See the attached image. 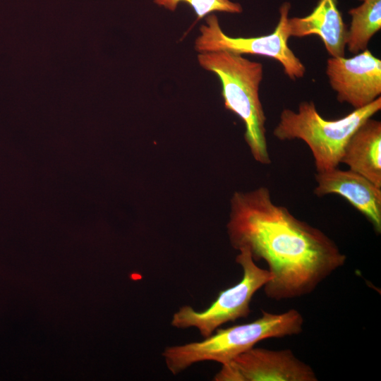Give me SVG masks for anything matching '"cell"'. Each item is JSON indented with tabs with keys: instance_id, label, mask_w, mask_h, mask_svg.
Returning a JSON list of instances; mask_svg holds the SVG:
<instances>
[{
	"instance_id": "7c38bea8",
	"label": "cell",
	"mask_w": 381,
	"mask_h": 381,
	"mask_svg": "<svg viewBox=\"0 0 381 381\" xmlns=\"http://www.w3.org/2000/svg\"><path fill=\"white\" fill-rule=\"evenodd\" d=\"M351 18L346 48L358 54L368 48L370 39L381 28V0H368L349 11Z\"/></svg>"
},
{
	"instance_id": "ba28073f",
	"label": "cell",
	"mask_w": 381,
	"mask_h": 381,
	"mask_svg": "<svg viewBox=\"0 0 381 381\" xmlns=\"http://www.w3.org/2000/svg\"><path fill=\"white\" fill-rule=\"evenodd\" d=\"M326 75L337 99L354 109L368 105L381 95V60L368 49L350 58L330 57Z\"/></svg>"
},
{
	"instance_id": "30bf717a",
	"label": "cell",
	"mask_w": 381,
	"mask_h": 381,
	"mask_svg": "<svg viewBox=\"0 0 381 381\" xmlns=\"http://www.w3.org/2000/svg\"><path fill=\"white\" fill-rule=\"evenodd\" d=\"M289 31L294 37L316 35L332 57L345 56L347 28L335 0H320L309 15L289 18Z\"/></svg>"
},
{
	"instance_id": "8fae6325",
	"label": "cell",
	"mask_w": 381,
	"mask_h": 381,
	"mask_svg": "<svg viewBox=\"0 0 381 381\" xmlns=\"http://www.w3.org/2000/svg\"><path fill=\"white\" fill-rule=\"evenodd\" d=\"M341 163L381 188V122L364 121L348 141Z\"/></svg>"
},
{
	"instance_id": "4fadbf2b",
	"label": "cell",
	"mask_w": 381,
	"mask_h": 381,
	"mask_svg": "<svg viewBox=\"0 0 381 381\" xmlns=\"http://www.w3.org/2000/svg\"><path fill=\"white\" fill-rule=\"evenodd\" d=\"M154 3L166 9L174 11L179 3L185 2L189 4L194 10L197 20L215 11L229 13H240L243 8L241 4L229 0H153Z\"/></svg>"
},
{
	"instance_id": "5bb4252c",
	"label": "cell",
	"mask_w": 381,
	"mask_h": 381,
	"mask_svg": "<svg viewBox=\"0 0 381 381\" xmlns=\"http://www.w3.org/2000/svg\"><path fill=\"white\" fill-rule=\"evenodd\" d=\"M359 1L363 2V1H368V0H359Z\"/></svg>"
},
{
	"instance_id": "6da1fadb",
	"label": "cell",
	"mask_w": 381,
	"mask_h": 381,
	"mask_svg": "<svg viewBox=\"0 0 381 381\" xmlns=\"http://www.w3.org/2000/svg\"><path fill=\"white\" fill-rule=\"evenodd\" d=\"M226 229L234 249L267 263L272 278L262 288L274 301L311 294L346 261L332 239L276 205L265 186L234 193Z\"/></svg>"
},
{
	"instance_id": "8992f818",
	"label": "cell",
	"mask_w": 381,
	"mask_h": 381,
	"mask_svg": "<svg viewBox=\"0 0 381 381\" xmlns=\"http://www.w3.org/2000/svg\"><path fill=\"white\" fill-rule=\"evenodd\" d=\"M291 5L284 2L279 8V18L270 34L252 37H232L222 30L218 18L210 13L199 28L194 48L198 53L226 51L235 54L263 56L277 61L284 73L295 80L305 75L306 68L288 44L289 13Z\"/></svg>"
},
{
	"instance_id": "277c9868",
	"label": "cell",
	"mask_w": 381,
	"mask_h": 381,
	"mask_svg": "<svg viewBox=\"0 0 381 381\" xmlns=\"http://www.w3.org/2000/svg\"><path fill=\"white\" fill-rule=\"evenodd\" d=\"M381 109V97L335 120L325 119L313 102L303 101L296 111H282L273 135L282 141L299 139L310 149L317 172L338 167L351 135Z\"/></svg>"
},
{
	"instance_id": "9c48e42d",
	"label": "cell",
	"mask_w": 381,
	"mask_h": 381,
	"mask_svg": "<svg viewBox=\"0 0 381 381\" xmlns=\"http://www.w3.org/2000/svg\"><path fill=\"white\" fill-rule=\"evenodd\" d=\"M315 178L318 197L340 195L367 218L377 234L381 233V188L350 169L337 167L317 172Z\"/></svg>"
},
{
	"instance_id": "7a4b0ae2",
	"label": "cell",
	"mask_w": 381,
	"mask_h": 381,
	"mask_svg": "<svg viewBox=\"0 0 381 381\" xmlns=\"http://www.w3.org/2000/svg\"><path fill=\"white\" fill-rule=\"evenodd\" d=\"M197 59L202 68L219 79L224 108L243 121L244 139L254 159L262 164H271L267 119L259 95L262 64L226 51L198 53Z\"/></svg>"
},
{
	"instance_id": "52a82bcc",
	"label": "cell",
	"mask_w": 381,
	"mask_h": 381,
	"mask_svg": "<svg viewBox=\"0 0 381 381\" xmlns=\"http://www.w3.org/2000/svg\"><path fill=\"white\" fill-rule=\"evenodd\" d=\"M214 381H317L310 365L291 349L255 346L222 364Z\"/></svg>"
},
{
	"instance_id": "5b68a950",
	"label": "cell",
	"mask_w": 381,
	"mask_h": 381,
	"mask_svg": "<svg viewBox=\"0 0 381 381\" xmlns=\"http://www.w3.org/2000/svg\"><path fill=\"white\" fill-rule=\"evenodd\" d=\"M238 251L236 262L243 270L241 279L234 286L220 291L210 306L202 311L195 310L188 305L181 307L172 316L171 325L173 327H195L205 338L224 324L248 316L253 296L272 277L268 270L255 264L247 249Z\"/></svg>"
},
{
	"instance_id": "3957f363",
	"label": "cell",
	"mask_w": 381,
	"mask_h": 381,
	"mask_svg": "<svg viewBox=\"0 0 381 381\" xmlns=\"http://www.w3.org/2000/svg\"><path fill=\"white\" fill-rule=\"evenodd\" d=\"M303 322L301 313L296 309L279 314L262 310V315L251 322L219 327L200 341L167 346L162 356L173 375L200 362L215 361L222 365L260 341L301 334Z\"/></svg>"
}]
</instances>
